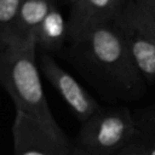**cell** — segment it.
Segmentation results:
<instances>
[{"instance_id": "6da1fadb", "label": "cell", "mask_w": 155, "mask_h": 155, "mask_svg": "<svg viewBox=\"0 0 155 155\" xmlns=\"http://www.w3.org/2000/svg\"><path fill=\"white\" fill-rule=\"evenodd\" d=\"M68 57L97 88L109 96L132 101L147 91L116 23L98 27L69 44Z\"/></svg>"}, {"instance_id": "7a4b0ae2", "label": "cell", "mask_w": 155, "mask_h": 155, "mask_svg": "<svg viewBox=\"0 0 155 155\" xmlns=\"http://www.w3.org/2000/svg\"><path fill=\"white\" fill-rule=\"evenodd\" d=\"M36 44L0 47V80L17 111L51 128H61L42 90Z\"/></svg>"}, {"instance_id": "3957f363", "label": "cell", "mask_w": 155, "mask_h": 155, "mask_svg": "<svg viewBox=\"0 0 155 155\" xmlns=\"http://www.w3.org/2000/svg\"><path fill=\"white\" fill-rule=\"evenodd\" d=\"M134 132L136 117L127 107H101L81 124L75 145L90 155H119Z\"/></svg>"}, {"instance_id": "277c9868", "label": "cell", "mask_w": 155, "mask_h": 155, "mask_svg": "<svg viewBox=\"0 0 155 155\" xmlns=\"http://www.w3.org/2000/svg\"><path fill=\"white\" fill-rule=\"evenodd\" d=\"M13 155H70L74 144L62 128H51L17 111L12 124Z\"/></svg>"}, {"instance_id": "5b68a950", "label": "cell", "mask_w": 155, "mask_h": 155, "mask_svg": "<svg viewBox=\"0 0 155 155\" xmlns=\"http://www.w3.org/2000/svg\"><path fill=\"white\" fill-rule=\"evenodd\" d=\"M38 64L44 76L61 94L65 104L81 124L87 121L101 108L98 102L76 81L74 76L64 70L50 53H41Z\"/></svg>"}, {"instance_id": "8992f818", "label": "cell", "mask_w": 155, "mask_h": 155, "mask_svg": "<svg viewBox=\"0 0 155 155\" xmlns=\"http://www.w3.org/2000/svg\"><path fill=\"white\" fill-rule=\"evenodd\" d=\"M126 0H76L68 16V42L73 44L91 30L115 23Z\"/></svg>"}, {"instance_id": "52a82bcc", "label": "cell", "mask_w": 155, "mask_h": 155, "mask_svg": "<svg viewBox=\"0 0 155 155\" xmlns=\"http://www.w3.org/2000/svg\"><path fill=\"white\" fill-rule=\"evenodd\" d=\"M131 58L147 86L155 85V39L139 28L117 19Z\"/></svg>"}, {"instance_id": "ba28073f", "label": "cell", "mask_w": 155, "mask_h": 155, "mask_svg": "<svg viewBox=\"0 0 155 155\" xmlns=\"http://www.w3.org/2000/svg\"><path fill=\"white\" fill-rule=\"evenodd\" d=\"M56 4V0H23L12 36L7 45L35 42L36 30Z\"/></svg>"}, {"instance_id": "9c48e42d", "label": "cell", "mask_w": 155, "mask_h": 155, "mask_svg": "<svg viewBox=\"0 0 155 155\" xmlns=\"http://www.w3.org/2000/svg\"><path fill=\"white\" fill-rule=\"evenodd\" d=\"M65 41H68V19L56 4L36 30L35 44L42 53H54L63 48Z\"/></svg>"}, {"instance_id": "30bf717a", "label": "cell", "mask_w": 155, "mask_h": 155, "mask_svg": "<svg viewBox=\"0 0 155 155\" xmlns=\"http://www.w3.org/2000/svg\"><path fill=\"white\" fill-rule=\"evenodd\" d=\"M134 117V136L119 155H155V105L138 110Z\"/></svg>"}, {"instance_id": "8fae6325", "label": "cell", "mask_w": 155, "mask_h": 155, "mask_svg": "<svg viewBox=\"0 0 155 155\" xmlns=\"http://www.w3.org/2000/svg\"><path fill=\"white\" fill-rule=\"evenodd\" d=\"M117 19L139 28L155 39V0H126Z\"/></svg>"}, {"instance_id": "7c38bea8", "label": "cell", "mask_w": 155, "mask_h": 155, "mask_svg": "<svg viewBox=\"0 0 155 155\" xmlns=\"http://www.w3.org/2000/svg\"><path fill=\"white\" fill-rule=\"evenodd\" d=\"M23 0H0V47L8 44Z\"/></svg>"}, {"instance_id": "4fadbf2b", "label": "cell", "mask_w": 155, "mask_h": 155, "mask_svg": "<svg viewBox=\"0 0 155 155\" xmlns=\"http://www.w3.org/2000/svg\"><path fill=\"white\" fill-rule=\"evenodd\" d=\"M70 155H90V154H87L86 151H84L82 149H80L79 147H76V145L74 144V147H73V150H71Z\"/></svg>"}, {"instance_id": "5bb4252c", "label": "cell", "mask_w": 155, "mask_h": 155, "mask_svg": "<svg viewBox=\"0 0 155 155\" xmlns=\"http://www.w3.org/2000/svg\"><path fill=\"white\" fill-rule=\"evenodd\" d=\"M65 1H67V2H69V4L71 5V4H74V2L76 1V0H65Z\"/></svg>"}]
</instances>
